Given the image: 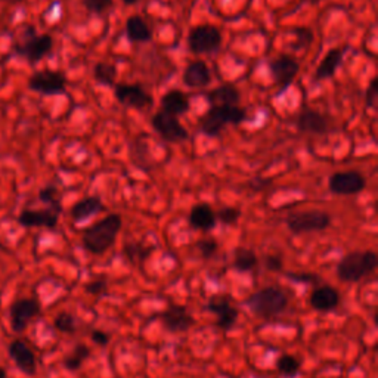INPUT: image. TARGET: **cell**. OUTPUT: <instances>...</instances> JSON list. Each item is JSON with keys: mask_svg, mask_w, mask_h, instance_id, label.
Listing matches in <instances>:
<instances>
[{"mask_svg": "<svg viewBox=\"0 0 378 378\" xmlns=\"http://www.w3.org/2000/svg\"><path fill=\"white\" fill-rule=\"evenodd\" d=\"M152 252L151 247H144L142 244H126L124 253L130 262H136V260H145Z\"/></svg>", "mask_w": 378, "mask_h": 378, "instance_id": "d6a6232c", "label": "cell"}, {"mask_svg": "<svg viewBox=\"0 0 378 378\" xmlns=\"http://www.w3.org/2000/svg\"><path fill=\"white\" fill-rule=\"evenodd\" d=\"M269 68L272 77H274L275 81L281 86V92H284L291 85L295 76H297L300 71L297 59H294L293 56L288 55H281L277 59H274V61L269 64Z\"/></svg>", "mask_w": 378, "mask_h": 378, "instance_id": "5bb4252c", "label": "cell"}, {"mask_svg": "<svg viewBox=\"0 0 378 378\" xmlns=\"http://www.w3.org/2000/svg\"><path fill=\"white\" fill-rule=\"evenodd\" d=\"M123 219L120 215H108L106 217L90 224L81 236L83 247L92 254L101 256L114 245L117 235L122 229Z\"/></svg>", "mask_w": 378, "mask_h": 378, "instance_id": "6da1fadb", "label": "cell"}, {"mask_svg": "<svg viewBox=\"0 0 378 378\" xmlns=\"http://www.w3.org/2000/svg\"><path fill=\"white\" fill-rule=\"evenodd\" d=\"M160 319L170 333H185L195 324L194 316L188 312L185 306L179 304H172L167 311L160 315Z\"/></svg>", "mask_w": 378, "mask_h": 378, "instance_id": "2e32d148", "label": "cell"}, {"mask_svg": "<svg viewBox=\"0 0 378 378\" xmlns=\"http://www.w3.org/2000/svg\"><path fill=\"white\" fill-rule=\"evenodd\" d=\"M59 215L51 208L24 210L18 216V223L24 228H47L54 229L58 224Z\"/></svg>", "mask_w": 378, "mask_h": 378, "instance_id": "ac0fdd59", "label": "cell"}, {"mask_svg": "<svg viewBox=\"0 0 378 378\" xmlns=\"http://www.w3.org/2000/svg\"><path fill=\"white\" fill-rule=\"evenodd\" d=\"M297 130L307 135H324L329 132V118L316 110L306 108L297 117Z\"/></svg>", "mask_w": 378, "mask_h": 378, "instance_id": "e0dca14e", "label": "cell"}, {"mask_svg": "<svg viewBox=\"0 0 378 378\" xmlns=\"http://www.w3.org/2000/svg\"><path fill=\"white\" fill-rule=\"evenodd\" d=\"M90 338L93 340V343H97V345L101 346V347L108 346L110 340H111L110 336L106 333H104V331H101V329H93L92 334H90Z\"/></svg>", "mask_w": 378, "mask_h": 378, "instance_id": "b9f144b4", "label": "cell"}, {"mask_svg": "<svg viewBox=\"0 0 378 378\" xmlns=\"http://www.w3.org/2000/svg\"><path fill=\"white\" fill-rule=\"evenodd\" d=\"M378 266L375 252H352L343 257L337 265V277L343 282H358L370 275Z\"/></svg>", "mask_w": 378, "mask_h": 378, "instance_id": "3957f363", "label": "cell"}, {"mask_svg": "<svg viewBox=\"0 0 378 378\" xmlns=\"http://www.w3.org/2000/svg\"><path fill=\"white\" fill-rule=\"evenodd\" d=\"M182 79H183L185 86L191 89H201L210 85L211 74L206 63L192 61L191 64L186 65Z\"/></svg>", "mask_w": 378, "mask_h": 378, "instance_id": "ffe728a7", "label": "cell"}, {"mask_svg": "<svg viewBox=\"0 0 378 378\" xmlns=\"http://www.w3.org/2000/svg\"><path fill=\"white\" fill-rule=\"evenodd\" d=\"M343 58H345V51H343V49H331L327 54V56L322 59L321 64H319V67L316 68L313 79L316 81H322V80L334 77L336 71L338 69V67H340V64L343 61Z\"/></svg>", "mask_w": 378, "mask_h": 378, "instance_id": "d4e9b609", "label": "cell"}, {"mask_svg": "<svg viewBox=\"0 0 378 378\" xmlns=\"http://www.w3.org/2000/svg\"><path fill=\"white\" fill-rule=\"evenodd\" d=\"M216 222L217 217L215 210L206 203L195 204L191 213H189V224H191L194 229L208 232L216 227Z\"/></svg>", "mask_w": 378, "mask_h": 378, "instance_id": "7402d4cb", "label": "cell"}, {"mask_svg": "<svg viewBox=\"0 0 378 378\" xmlns=\"http://www.w3.org/2000/svg\"><path fill=\"white\" fill-rule=\"evenodd\" d=\"M245 120V110L238 105L232 106H210L201 117L199 130L207 136H219L227 124L238 126Z\"/></svg>", "mask_w": 378, "mask_h": 378, "instance_id": "277c9868", "label": "cell"}, {"mask_svg": "<svg viewBox=\"0 0 378 378\" xmlns=\"http://www.w3.org/2000/svg\"><path fill=\"white\" fill-rule=\"evenodd\" d=\"M28 88L33 92H38L46 97H55V94L65 93L67 79L63 73L52 69H43L34 73L28 80Z\"/></svg>", "mask_w": 378, "mask_h": 378, "instance_id": "ba28073f", "label": "cell"}, {"mask_svg": "<svg viewBox=\"0 0 378 378\" xmlns=\"http://www.w3.org/2000/svg\"><path fill=\"white\" fill-rule=\"evenodd\" d=\"M197 248L199 254L203 256V258H211L213 256H215L217 253V248H219V244L216 240L213 238H207V240H199L197 243Z\"/></svg>", "mask_w": 378, "mask_h": 378, "instance_id": "836d02e7", "label": "cell"}, {"mask_svg": "<svg viewBox=\"0 0 378 378\" xmlns=\"http://www.w3.org/2000/svg\"><path fill=\"white\" fill-rule=\"evenodd\" d=\"M161 104V110L169 113L174 117L183 115L189 110V99L186 94L181 90H170L165 94H163V98L160 101Z\"/></svg>", "mask_w": 378, "mask_h": 378, "instance_id": "cb8c5ba5", "label": "cell"}, {"mask_svg": "<svg viewBox=\"0 0 378 378\" xmlns=\"http://www.w3.org/2000/svg\"><path fill=\"white\" fill-rule=\"evenodd\" d=\"M309 303L318 312H331L338 306L340 294L334 287L329 286L316 287L311 294Z\"/></svg>", "mask_w": 378, "mask_h": 378, "instance_id": "d6986e66", "label": "cell"}, {"mask_svg": "<svg viewBox=\"0 0 378 378\" xmlns=\"http://www.w3.org/2000/svg\"><path fill=\"white\" fill-rule=\"evenodd\" d=\"M0 378H6V372L3 368H0Z\"/></svg>", "mask_w": 378, "mask_h": 378, "instance_id": "bcb514c9", "label": "cell"}, {"mask_svg": "<svg viewBox=\"0 0 378 378\" xmlns=\"http://www.w3.org/2000/svg\"><path fill=\"white\" fill-rule=\"evenodd\" d=\"M248 309H250L256 316L270 319L279 316L287 311L290 299L287 293L279 287H266L248 295V299L244 302Z\"/></svg>", "mask_w": 378, "mask_h": 378, "instance_id": "7a4b0ae2", "label": "cell"}, {"mask_svg": "<svg viewBox=\"0 0 378 378\" xmlns=\"http://www.w3.org/2000/svg\"><path fill=\"white\" fill-rule=\"evenodd\" d=\"M151 126L156 132L167 142H181L188 139L186 129L177 120V117L160 110L151 118Z\"/></svg>", "mask_w": 378, "mask_h": 378, "instance_id": "30bf717a", "label": "cell"}, {"mask_svg": "<svg viewBox=\"0 0 378 378\" xmlns=\"http://www.w3.org/2000/svg\"><path fill=\"white\" fill-rule=\"evenodd\" d=\"M295 38H297V44L295 47H302V46H307L313 42V33L311 28H304V27H295L291 30Z\"/></svg>", "mask_w": 378, "mask_h": 378, "instance_id": "74e56055", "label": "cell"}, {"mask_svg": "<svg viewBox=\"0 0 378 378\" xmlns=\"http://www.w3.org/2000/svg\"><path fill=\"white\" fill-rule=\"evenodd\" d=\"M40 313L39 303L33 299H19L10 304L9 316H10V325L15 333L21 334L26 331L28 324Z\"/></svg>", "mask_w": 378, "mask_h": 378, "instance_id": "8fae6325", "label": "cell"}, {"mask_svg": "<svg viewBox=\"0 0 378 378\" xmlns=\"http://www.w3.org/2000/svg\"><path fill=\"white\" fill-rule=\"evenodd\" d=\"M329 191L336 195H356L366 188V179L356 172H337L328 181Z\"/></svg>", "mask_w": 378, "mask_h": 378, "instance_id": "9c48e42d", "label": "cell"}, {"mask_svg": "<svg viewBox=\"0 0 378 378\" xmlns=\"http://www.w3.org/2000/svg\"><path fill=\"white\" fill-rule=\"evenodd\" d=\"M114 97L120 104L135 110H144L152 104V97L140 85H127V83L115 85Z\"/></svg>", "mask_w": 378, "mask_h": 378, "instance_id": "7c38bea8", "label": "cell"}, {"mask_svg": "<svg viewBox=\"0 0 378 378\" xmlns=\"http://www.w3.org/2000/svg\"><path fill=\"white\" fill-rule=\"evenodd\" d=\"M241 99L240 90L232 85H222L213 89L207 94V101L211 106H232L238 105Z\"/></svg>", "mask_w": 378, "mask_h": 378, "instance_id": "603a6c76", "label": "cell"}, {"mask_svg": "<svg viewBox=\"0 0 378 378\" xmlns=\"http://www.w3.org/2000/svg\"><path fill=\"white\" fill-rule=\"evenodd\" d=\"M270 185V179H263V177H257V179H253L248 182V186H250L253 191H262L263 188Z\"/></svg>", "mask_w": 378, "mask_h": 378, "instance_id": "7bdbcfd3", "label": "cell"}, {"mask_svg": "<svg viewBox=\"0 0 378 378\" xmlns=\"http://www.w3.org/2000/svg\"><path fill=\"white\" fill-rule=\"evenodd\" d=\"M9 356L17 365V368L26 375H34L38 372V359L33 349L24 340H14L8 347Z\"/></svg>", "mask_w": 378, "mask_h": 378, "instance_id": "9a60e30c", "label": "cell"}, {"mask_svg": "<svg viewBox=\"0 0 378 378\" xmlns=\"http://www.w3.org/2000/svg\"><path fill=\"white\" fill-rule=\"evenodd\" d=\"M3 2L6 3H10V5H17V3H21L22 0H3Z\"/></svg>", "mask_w": 378, "mask_h": 378, "instance_id": "ee69618b", "label": "cell"}, {"mask_svg": "<svg viewBox=\"0 0 378 378\" xmlns=\"http://www.w3.org/2000/svg\"><path fill=\"white\" fill-rule=\"evenodd\" d=\"M54 325L55 328L59 331V333H64V334H74L77 331V322H76V318L68 313V312H61L54 321Z\"/></svg>", "mask_w": 378, "mask_h": 378, "instance_id": "1f68e13d", "label": "cell"}, {"mask_svg": "<svg viewBox=\"0 0 378 378\" xmlns=\"http://www.w3.org/2000/svg\"><path fill=\"white\" fill-rule=\"evenodd\" d=\"M83 5L93 14H104L105 10L113 8L114 0H83Z\"/></svg>", "mask_w": 378, "mask_h": 378, "instance_id": "d590c367", "label": "cell"}, {"mask_svg": "<svg viewBox=\"0 0 378 378\" xmlns=\"http://www.w3.org/2000/svg\"><path fill=\"white\" fill-rule=\"evenodd\" d=\"M286 278L290 281L299 282V284H312V286H316L319 277L315 274H311V272H286Z\"/></svg>", "mask_w": 378, "mask_h": 378, "instance_id": "e575fe53", "label": "cell"}, {"mask_svg": "<svg viewBox=\"0 0 378 378\" xmlns=\"http://www.w3.org/2000/svg\"><path fill=\"white\" fill-rule=\"evenodd\" d=\"M206 309L217 315V327L222 328L224 333H228V331L235 327L236 319H238L240 315L238 309H235L231 304V300L224 297V295H215V297H211L206 304Z\"/></svg>", "mask_w": 378, "mask_h": 378, "instance_id": "4fadbf2b", "label": "cell"}, {"mask_svg": "<svg viewBox=\"0 0 378 378\" xmlns=\"http://www.w3.org/2000/svg\"><path fill=\"white\" fill-rule=\"evenodd\" d=\"M377 77H374L370 83L368 89H366V93H365V104H366V108H374L375 106V101H377V94H378V88H377Z\"/></svg>", "mask_w": 378, "mask_h": 378, "instance_id": "ab89813d", "label": "cell"}, {"mask_svg": "<svg viewBox=\"0 0 378 378\" xmlns=\"http://www.w3.org/2000/svg\"><path fill=\"white\" fill-rule=\"evenodd\" d=\"M90 356V349L86 345H77L73 353L64 359V368L68 371L80 370L81 363Z\"/></svg>", "mask_w": 378, "mask_h": 378, "instance_id": "f546056e", "label": "cell"}, {"mask_svg": "<svg viewBox=\"0 0 378 378\" xmlns=\"http://www.w3.org/2000/svg\"><path fill=\"white\" fill-rule=\"evenodd\" d=\"M265 266H266V269L270 270V272H279V270H282V266H284L282 257H281V256H275V254H269V256H266Z\"/></svg>", "mask_w": 378, "mask_h": 378, "instance_id": "60d3db41", "label": "cell"}, {"mask_svg": "<svg viewBox=\"0 0 378 378\" xmlns=\"http://www.w3.org/2000/svg\"><path fill=\"white\" fill-rule=\"evenodd\" d=\"M127 39L133 43H147L152 39V31L145 19L139 15L129 17L126 21Z\"/></svg>", "mask_w": 378, "mask_h": 378, "instance_id": "484cf974", "label": "cell"}, {"mask_svg": "<svg viewBox=\"0 0 378 378\" xmlns=\"http://www.w3.org/2000/svg\"><path fill=\"white\" fill-rule=\"evenodd\" d=\"M277 370L284 378H294L300 374V362L291 354H282L277 361Z\"/></svg>", "mask_w": 378, "mask_h": 378, "instance_id": "f1b7e54d", "label": "cell"}, {"mask_svg": "<svg viewBox=\"0 0 378 378\" xmlns=\"http://www.w3.org/2000/svg\"><path fill=\"white\" fill-rule=\"evenodd\" d=\"M331 222H333V217H331L329 213L322 210L291 213L286 219L287 228L294 235L325 231L331 227Z\"/></svg>", "mask_w": 378, "mask_h": 378, "instance_id": "5b68a950", "label": "cell"}, {"mask_svg": "<svg viewBox=\"0 0 378 378\" xmlns=\"http://www.w3.org/2000/svg\"><path fill=\"white\" fill-rule=\"evenodd\" d=\"M52 47L54 39L49 34L38 35L34 31V27H28L26 30V34H24L22 40L15 46V52L19 56L26 58L31 65H34L49 55Z\"/></svg>", "mask_w": 378, "mask_h": 378, "instance_id": "8992f818", "label": "cell"}, {"mask_svg": "<svg viewBox=\"0 0 378 378\" xmlns=\"http://www.w3.org/2000/svg\"><path fill=\"white\" fill-rule=\"evenodd\" d=\"M123 2H124L126 5H133V3L139 2V0H123Z\"/></svg>", "mask_w": 378, "mask_h": 378, "instance_id": "f6af8a7d", "label": "cell"}, {"mask_svg": "<svg viewBox=\"0 0 378 378\" xmlns=\"http://www.w3.org/2000/svg\"><path fill=\"white\" fill-rule=\"evenodd\" d=\"M241 216V211L240 208H235V207H224L222 208L219 213H217V219L223 223V224H235L236 222H238Z\"/></svg>", "mask_w": 378, "mask_h": 378, "instance_id": "8d00e7d4", "label": "cell"}, {"mask_svg": "<svg viewBox=\"0 0 378 378\" xmlns=\"http://www.w3.org/2000/svg\"><path fill=\"white\" fill-rule=\"evenodd\" d=\"M222 43V33L217 27L203 24L191 30L188 35V46L192 54H210L216 51Z\"/></svg>", "mask_w": 378, "mask_h": 378, "instance_id": "52a82bcc", "label": "cell"}, {"mask_svg": "<svg viewBox=\"0 0 378 378\" xmlns=\"http://www.w3.org/2000/svg\"><path fill=\"white\" fill-rule=\"evenodd\" d=\"M86 293L92 294V295H101L105 294V291L108 290V284L104 279H97V281H90L85 286Z\"/></svg>", "mask_w": 378, "mask_h": 378, "instance_id": "f35d334b", "label": "cell"}, {"mask_svg": "<svg viewBox=\"0 0 378 378\" xmlns=\"http://www.w3.org/2000/svg\"><path fill=\"white\" fill-rule=\"evenodd\" d=\"M39 198H40L42 203L47 204V208L56 211L58 215L63 211L61 201H59V192L55 186H46V188L40 189Z\"/></svg>", "mask_w": 378, "mask_h": 378, "instance_id": "4dcf8cb0", "label": "cell"}, {"mask_svg": "<svg viewBox=\"0 0 378 378\" xmlns=\"http://www.w3.org/2000/svg\"><path fill=\"white\" fill-rule=\"evenodd\" d=\"M117 76L115 65L110 63H98L93 68V79L104 86H114Z\"/></svg>", "mask_w": 378, "mask_h": 378, "instance_id": "83f0119b", "label": "cell"}, {"mask_svg": "<svg viewBox=\"0 0 378 378\" xmlns=\"http://www.w3.org/2000/svg\"><path fill=\"white\" fill-rule=\"evenodd\" d=\"M104 203L99 197H86L71 207V219H73L74 223H81L93 216H97L98 213L104 210Z\"/></svg>", "mask_w": 378, "mask_h": 378, "instance_id": "44dd1931", "label": "cell"}, {"mask_svg": "<svg viewBox=\"0 0 378 378\" xmlns=\"http://www.w3.org/2000/svg\"><path fill=\"white\" fill-rule=\"evenodd\" d=\"M258 263V258L253 250H248V248L238 247L235 250L233 257V268L238 272H250L253 270Z\"/></svg>", "mask_w": 378, "mask_h": 378, "instance_id": "4316f807", "label": "cell"}]
</instances>
